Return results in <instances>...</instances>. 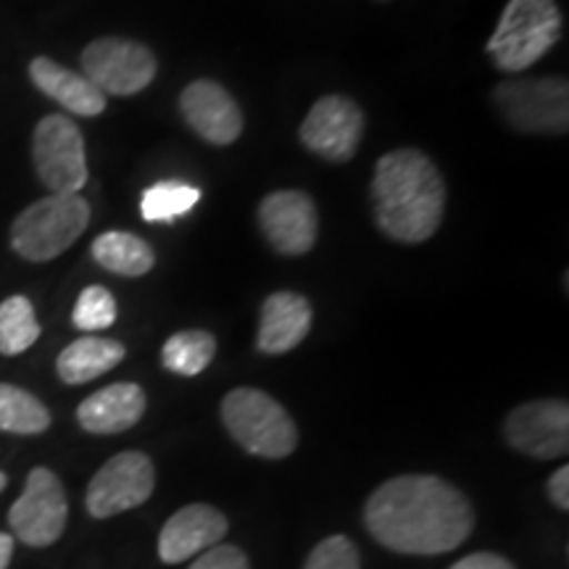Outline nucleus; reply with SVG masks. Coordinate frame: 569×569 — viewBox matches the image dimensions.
I'll return each mask as SVG.
<instances>
[{
	"label": "nucleus",
	"mask_w": 569,
	"mask_h": 569,
	"mask_svg": "<svg viewBox=\"0 0 569 569\" xmlns=\"http://www.w3.org/2000/svg\"><path fill=\"white\" fill-rule=\"evenodd\" d=\"M365 525L396 553L436 557L459 549L475 530V509L457 486L436 475H401L369 496Z\"/></svg>",
	"instance_id": "obj_1"
},
{
	"label": "nucleus",
	"mask_w": 569,
	"mask_h": 569,
	"mask_svg": "<svg viewBox=\"0 0 569 569\" xmlns=\"http://www.w3.org/2000/svg\"><path fill=\"white\" fill-rule=\"evenodd\" d=\"M372 211L382 234L417 246L438 232L446 213V180L430 156L398 148L377 161Z\"/></svg>",
	"instance_id": "obj_2"
},
{
	"label": "nucleus",
	"mask_w": 569,
	"mask_h": 569,
	"mask_svg": "<svg viewBox=\"0 0 569 569\" xmlns=\"http://www.w3.org/2000/svg\"><path fill=\"white\" fill-rule=\"evenodd\" d=\"M561 24L557 0H509L486 51L503 74H519L557 46Z\"/></svg>",
	"instance_id": "obj_3"
},
{
	"label": "nucleus",
	"mask_w": 569,
	"mask_h": 569,
	"mask_svg": "<svg viewBox=\"0 0 569 569\" xmlns=\"http://www.w3.org/2000/svg\"><path fill=\"white\" fill-rule=\"evenodd\" d=\"M88 224V198L80 193H48L27 206L11 224V248L21 259L42 264L74 246Z\"/></svg>",
	"instance_id": "obj_4"
},
{
	"label": "nucleus",
	"mask_w": 569,
	"mask_h": 569,
	"mask_svg": "<svg viewBox=\"0 0 569 569\" xmlns=\"http://www.w3.org/2000/svg\"><path fill=\"white\" fill-rule=\"evenodd\" d=\"M222 422L234 443L253 457L284 459L298 446L296 422L264 390H230L222 401Z\"/></svg>",
	"instance_id": "obj_5"
},
{
	"label": "nucleus",
	"mask_w": 569,
	"mask_h": 569,
	"mask_svg": "<svg viewBox=\"0 0 569 569\" xmlns=\"http://www.w3.org/2000/svg\"><path fill=\"white\" fill-rule=\"evenodd\" d=\"M493 103L511 130L565 134L569 130V82L561 77H517L496 84Z\"/></svg>",
	"instance_id": "obj_6"
},
{
	"label": "nucleus",
	"mask_w": 569,
	"mask_h": 569,
	"mask_svg": "<svg viewBox=\"0 0 569 569\" xmlns=\"http://www.w3.org/2000/svg\"><path fill=\"white\" fill-rule=\"evenodd\" d=\"M32 161L40 182L51 193H80L88 182V156L74 119L67 113L40 119L32 134Z\"/></svg>",
	"instance_id": "obj_7"
},
{
	"label": "nucleus",
	"mask_w": 569,
	"mask_h": 569,
	"mask_svg": "<svg viewBox=\"0 0 569 569\" xmlns=\"http://www.w3.org/2000/svg\"><path fill=\"white\" fill-rule=\"evenodd\" d=\"M67 522L69 501L59 475L48 467H34L27 475L24 490L9 511L13 538L32 549H46L63 536Z\"/></svg>",
	"instance_id": "obj_8"
},
{
	"label": "nucleus",
	"mask_w": 569,
	"mask_h": 569,
	"mask_svg": "<svg viewBox=\"0 0 569 569\" xmlns=\"http://www.w3.org/2000/svg\"><path fill=\"white\" fill-rule=\"evenodd\" d=\"M159 61L142 42L124 38L92 40L82 51V74L106 98L138 96L156 80Z\"/></svg>",
	"instance_id": "obj_9"
},
{
	"label": "nucleus",
	"mask_w": 569,
	"mask_h": 569,
	"mask_svg": "<svg viewBox=\"0 0 569 569\" xmlns=\"http://www.w3.org/2000/svg\"><path fill=\"white\" fill-rule=\"evenodd\" d=\"M153 488L156 469L151 457L142 451H122L106 461L90 480L84 507L90 517L109 519L142 507L153 496Z\"/></svg>",
	"instance_id": "obj_10"
},
{
	"label": "nucleus",
	"mask_w": 569,
	"mask_h": 569,
	"mask_svg": "<svg viewBox=\"0 0 569 569\" xmlns=\"http://www.w3.org/2000/svg\"><path fill=\"white\" fill-rule=\"evenodd\" d=\"M365 111L346 96H322L298 130L306 151L330 163L351 161L365 138Z\"/></svg>",
	"instance_id": "obj_11"
},
{
	"label": "nucleus",
	"mask_w": 569,
	"mask_h": 569,
	"mask_svg": "<svg viewBox=\"0 0 569 569\" xmlns=\"http://www.w3.org/2000/svg\"><path fill=\"white\" fill-rule=\"evenodd\" d=\"M509 446L532 459H559L569 451V407L561 398H538L511 409L503 422Z\"/></svg>",
	"instance_id": "obj_12"
},
{
	"label": "nucleus",
	"mask_w": 569,
	"mask_h": 569,
	"mask_svg": "<svg viewBox=\"0 0 569 569\" xmlns=\"http://www.w3.org/2000/svg\"><path fill=\"white\" fill-rule=\"evenodd\" d=\"M259 227L282 256H303L317 246L319 213L301 190H277L259 203Z\"/></svg>",
	"instance_id": "obj_13"
},
{
	"label": "nucleus",
	"mask_w": 569,
	"mask_h": 569,
	"mask_svg": "<svg viewBox=\"0 0 569 569\" xmlns=\"http://www.w3.org/2000/svg\"><path fill=\"white\" fill-rule=\"evenodd\" d=\"M180 111L190 130L211 146H232L243 134V111L213 80L190 82L180 96Z\"/></svg>",
	"instance_id": "obj_14"
},
{
	"label": "nucleus",
	"mask_w": 569,
	"mask_h": 569,
	"mask_svg": "<svg viewBox=\"0 0 569 569\" xmlns=\"http://www.w3.org/2000/svg\"><path fill=\"white\" fill-rule=\"evenodd\" d=\"M230 530L227 517L211 503H188L167 519L159 536V559L163 565H182V561L209 551L222 543Z\"/></svg>",
	"instance_id": "obj_15"
},
{
	"label": "nucleus",
	"mask_w": 569,
	"mask_h": 569,
	"mask_svg": "<svg viewBox=\"0 0 569 569\" xmlns=\"http://www.w3.org/2000/svg\"><path fill=\"white\" fill-rule=\"evenodd\" d=\"M311 330V303L309 298L293 290H277L261 306L259 336L256 348L261 353L280 356L298 348Z\"/></svg>",
	"instance_id": "obj_16"
},
{
	"label": "nucleus",
	"mask_w": 569,
	"mask_h": 569,
	"mask_svg": "<svg viewBox=\"0 0 569 569\" xmlns=\"http://www.w3.org/2000/svg\"><path fill=\"white\" fill-rule=\"evenodd\" d=\"M146 390L134 382H117L84 398L77 422L92 436H117L134 427L146 415Z\"/></svg>",
	"instance_id": "obj_17"
},
{
	"label": "nucleus",
	"mask_w": 569,
	"mask_h": 569,
	"mask_svg": "<svg viewBox=\"0 0 569 569\" xmlns=\"http://www.w3.org/2000/svg\"><path fill=\"white\" fill-rule=\"evenodd\" d=\"M30 77L34 88L46 92L48 98H53L56 103L63 106L74 117H98L106 111V101L101 90L92 84L84 74H77L61 63H56L48 56H38L30 63Z\"/></svg>",
	"instance_id": "obj_18"
},
{
	"label": "nucleus",
	"mask_w": 569,
	"mask_h": 569,
	"mask_svg": "<svg viewBox=\"0 0 569 569\" xmlns=\"http://www.w3.org/2000/svg\"><path fill=\"white\" fill-rule=\"evenodd\" d=\"M127 348L119 340L101 336H82L69 343L56 359V372L67 386H84L96 377L111 372L113 367L122 365Z\"/></svg>",
	"instance_id": "obj_19"
},
{
	"label": "nucleus",
	"mask_w": 569,
	"mask_h": 569,
	"mask_svg": "<svg viewBox=\"0 0 569 569\" xmlns=\"http://www.w3.org/2000/svg\"><path fill=\"white\" fill-rule=\"evenodd\" d=\"M92 259L101 264L106 272L119 277H142L156 264L153 248L132 232H103L92 243Z\"/></svg>",
	"instance_id": "obj_20"
},
{
	"label": "nucleus",
	"mask_w": 569,
	"mask_h": 569,
	"mask_svg": "<svg viewBox=\"0 0 569 569\" xmlns=\"http://www.w3.org/2000/svg\"><path fill=\"white\" fill-rule=\"evenodd\" d=\"M51 427V411L30 390L0 382V430L11 436H40Z\"/></svg>",
	"instance_id": "obj_21"
},
{
	"label": "nucleus",
	"mask_w": 569,
	"mask_h": 569,
	"mask_svg": "<svg viewBox=\"0 0 569 569\" xmlns=\"http://www.w3.org/2000/svg\"><path fill=\"white\" fill-rule=\"evenodd\" d=\"M217 356V338L206 330L174 332L161 348V365L180 377H196Z\"/></svg>",
	"instance_id": "obj_22"
},
{
	"label": "nucleus",
	"mask_w": 569,
	"mask_h": 569,
	"mask_svg": "<svg viewBox=\"0 0 569 569\" xmlns=\"http://www.w3.org/2000/svg\"><path fill=\"white\" fill-rule=\"evenodd\" d=\"M40 322L27 296H11L0 303V353L19 356L38 343Z\"/></svg>",
	"instance_id": "obj_23"
},
{
	"label": "nucleus",
	"mask_w": 569,
	"mask_h": 569,
	"mask_svg": "<svg viewBox=\"0 0 569 569\" xmlns=\"http://www.w3.org/2000/svg\"><path fill=\"white\" fill-rule=\"evenodd\" d=\"M201 201V190L190 182L163 180L142 190L140 213L146 222H174L182 213L193 211L196 203Z\"/></svg>",
	"instance_id": "obj_24"
},
{
	"label": "nucleus",
	"mask_w": 569,
	"mask_h": 569,
	"mask_svg": "<svg viewBox=\"0 0 569 569\" xmlns=\"http://www.w3.org/2000/svg\"><path fill=\"white\" fill-rule=\"evenodd\" d=\"M117 298L111 296V290L103 288V284H90L77 298L74 311H71V322L82 332H98L109 330L117 322Z\"/></svg>",
	"instance_id": "obj_25"
},
{
	"label": "nucleus",
	"mask_w": 569,
	"mask_h": 569,
	"mask_svg": "<svg viewBox=\"0 0 569 569\" xmlns=\"http://www.w3.org/2000/svg\"><path fill=\"white\" fill-rule=\"evenodd\" d=\"M303 569H361V553L346 536L325 538L309 553Z\"/></svg>",
	"instance_id": "obj_26"
},
{
	"label": "nucleus",
	"mask_w": 569,
	"mask_h": 569,
	"mask_svg": "<svg viewBox=\"0 0 569 569\" xmlns=\"http://www.w3.org/2000/svg\"><path fill=\"white\" fill-rule=\"evenodd\" d=\"M188 569H251L248 567V557L238 546L232 543H217L209 551L198 553L193 565Z\"/></svg>",
	"instance_id": "obj_27"
},
{
	"label": "nucleus",
	"mask_w": 569,
	"mask_h": 569,
	"mask_svg": "<svg viewBox=\"0 0 569 569\" xmlns=\"http://www.w3.org/2000/svg\"><path fill=\"white\" fill-rule=\"evenodd\" d=\"M448 569H517V567L511 565L507 557H501V553L478 551V553H469L465 559H459L457 565Z\"/></svg>",
	"instance_id": "obj_28"
},
{
	"label": "nucleus",
	"mask_w": 569,
	"mask_h": 569,
	"mask_svg": "<svg viewBox=\"0 0 569 569\" xmlns=\"http://www.w3.org/2000/svg\"><path fill=\"white\" fill-rule=\"evenodd\" d=\"M549 498L561 511L569 509V467H559L549 480Z\"/></svg>",
	"instance_id": "obj_29"
},
{
	"label": "nucleus",
	"mask_w": 569,
	"mask_h": 569,
	"mask_svg": "<svg viewBox=\"0 0 569 569\" xmlns=\"http://www.w3.org/2000/svg\"><path fill=\"white\" fill-rule=\"evenodd\" d=\"M13 557V536L0 532V569H9Z\"/></svg>",
	"instance_id": "obj_30"
},
{
	"label": "nucleus",
	"mask_w": 569,
	"mask_h": 569,
	"mask_svg": "<svg viewBox=\"0 0 569 569\" xmlns=\"http://www.w3.org/2000/svg\"><path fill=\"white\" fill-rule=\"evenodd\" d=\"M6 486H9V478H6V472H0V493H3Z\"/></svg>",
	"instance_id": "obj_31"
}]
</instances>
